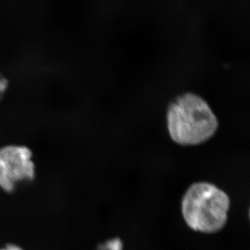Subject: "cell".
Instances as JSON below:
<instances>
[{
	"instance_id": "cell-4",
	"label": "cell",
	"mask_w": 250,
	"mask_h": 250,
	"mask_svg": "<svg viewBox=\"0 0 250 250\" xmlns=\"http://www.w3.org/2000/svg\"><path fill=\"white\" fill-rule=\"evenodd\" d=\"M98 250H123V246L119 239H113L102 244Z\"/></svg>"
},
{
	"instance_id": "cell-1",
	"label": "cell",
	"mask_w": 250,
	"mask_h": 250,
	"mask_svg": "<svg viewBox=\"0 0 250 250\" xmlns=\"http://www.w3.org/2000/svg\"><path fill=\"white\" fill-rule=\"evenodd\" d=\"M167 124L171 139L182 146H195L210 139L218 130V121L205 99L186 93L169 105Z\"/></svg>"
},
{
	"instance_id": "cell-6",
	"label": "cell",
	"mask_w": 250,
	"mask_h": 250,
	"mask_svg": "<svg viewBox=\"0 0 250 250\" xmlns=\"http://www.w3.org/2000/svg\"><path fill=\"white\" fill-rule=\"evenodd\" d=\"M0 250H23L21 247L16 246L14 244H8L6 245L4 248H1Z\"/></svg>"
},
{
	"instance_id": "cell-5",
	"label": "cell",
	"mask_w": 250,
	"mask_h": 250,
	"mask_svg": "<svg viewBox=\"0 0 250 250\" xmlns=\"http://www.w3.org/2000/svg\"><path fill=\"white\" fill-rule=\"evenodd\" d=\"M9 88V81L2 72H0V102L4 98Z\"/></svg>"
},
{
	"instance_id": "cell-3",
	"label": "cell",
	"mask_w": 250,
	"mask_h": 250,
	"mask_svg": "<svg viewBox=\"0 0 250 250\" xmlns=\"http://www.w3.org/2000/svg\"><path fill=\"white\" fill-rule=\"evenodd\" d=\"M32 158V151L25 146L0 147V188L3 190L11 193L18 182L34 180L36 166Z\"/></svg>"
},
{
	"instance_id": "cell-2",
	"label": "cell",
	"mask_w": 250,
	"mask_h": 250,
	"mask_svg": "<svg viewBox=\"0 0 250 250\" xmlns=\"http://www.w3.org/2000/svg\"><path fill=\"white\" fill-rule=\"evenodd\" d=\"M231 201L221 188L209 182H197L190 186L182 200V216L193 231L214 233L228 223Z\"/></svg>"
}]
</instances>
